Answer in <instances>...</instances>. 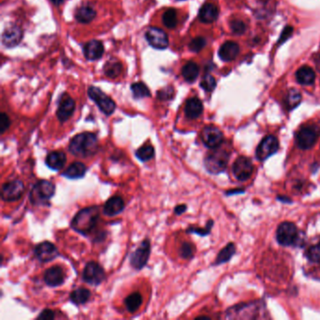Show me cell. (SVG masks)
<instances>
[{
  "mask_svg": "<svg viewBox=\"0 0 320 320\" xmlns=\"http://www.w3.org/2000/svg\"><path fill=\"white\" fill-rule=\"evenodd\" d=\"M302 101V95L296 89H291L286 98V105L288 109H293L298 106Z\"/></svg>",
  "mask_w": 320,
  "mask_h": 320,
  "instance_id": "36",
  "label": "cell"
},
{
  "mask_svg": "<svg viewBox=\"0 0 320 320\" xmlns=\"http://www.w3.org/2000/svg\"><path fill=\"white\" fill-rule=\"evenodd\" d=\"M231 29L237 35H241L246 31V24L240 20H235L231 23Z\"/></svg>",
  "mask_w": 320,
  "mask_h": 320,
  "instance_id": "43",
  "label": "cell"
},
{
  "mask_svg": "<svg viewBox=\"0 0 320 320\" xmlns=\"http://www.w3.org/2000/svg\"><path fill=\"white\" fill-rule=\"evenodd\" d=\"M184 113L186 118L190 120H195L199 118L203 113V104L199 99L191 98L185 104Z\"/></svg>",
  "mask_w": 320,
  "mask_h": 320,
  "instance_id": "21",
  "label": "cell"
},
{
  "mask_svg": "<svg viewBox=\"0 0 320 320\" xmlns=\"http://www.w3.org/2000/svg\"><path fill=\"white\" fill-rule=\"evenodd\" d=\"M279 149V141L273 136H268L265 137L258 145L256 150V157L260 160H267L274 153H276Z\"/></svg>",
  "mask_w": 320,
  "mask_h": 320,
  "instance_id": "12",
  "label": "cell"
},
{
  "mask_svg": "<svg viewBox=\"0 0 320 320\" xmlns=\"http://www.w3.org/2000/svg\"><path fill=\"white\" fill-rule=\"evenodd\" d=\"M253 172H254V164L252 160L247 157L240 156L235 160L233 164V173L240 181L247 180L252 176Z\"/></svg>",
  "mask_w": 320,
  "mask_h": 320,
  "instance_id": "13",
  "label": "cell"
},
{
  "mask_svg": "<svg viewBox=\"0 0 320 320\" xmlns=\"http://www.w3.org/2000/svg\"><path fill=\"white\" fill-rule=\"evenodd\" d=\"M206 45V40L202 37H198V38H195L191 41L189 47L192 50V52H199L200 50L204 48Z\"/></svg>",
  "mask_w": 320,
  "mask_h": 320,
  "instance_id": "41",
  "label": "cell"
},
{
  "mask_svg": "<svg viewBox=\"0 0 320 320\" xmlns=\"http://www.w3.org/2000/svg\"><path fill=\"white\" fill-rule=\"evenodd\" d=\"M292 31H293V28L290 27V26H288L287 28H285V30L283 31V34L281 36L280 42H284L285 40H288V38L291 36Z\"/></svg>",
  "mask_w": 320,
  "mask_h": 320,
  "instance_id": "46",
  "label": "cell"
},
{
  "mask_svg": "<svg viewBox=\"0 0 320 320\" xmlns=\"http://www.w3.org/2000/svg\"><path fill=\"white\" fill-rule=\"evenodd\" d=\"M56 192V186L49 180H39L33 187L30 193V200L34 205H44L46 201L54 196Z\"/></svg>",
  "mask_w": 320,
  "mask_h": 320,
  "instance_id": "4",
  "label": "cell"
},
{
  "mask_svg": "<svg viewBox=\"0 0 320 320\" xmlns=\"http://www.w3.org/2000/svg\"><path fill=\"white\" fill-rule=\"evenodd\" d=\"M99 149L98 137L93 133H81L73 136L69 145V151L73 156L88 158L96 154Z\"/></svg>",
  "mask_w": 320,
  "mask_h": 320,
  "instance_id": "1",
  "label": "cell"
},
{
  "mask_svg": "<svg viewBox=\"0 0 320 320\" xmlns=\"http://www.w3.org/2000/svg\"><path fill=\"white\" fill-rule=\"evenodd\" d=\"M142 301V296L138 292H135L125 299L124 304L129 312L135 313L140 308Z\"/></svg>",
  "mask_w": 320,
  "mask_h": 320,
  "instance_id": "31",
  "label": "cell"
},
{
  "mask_svg": "<svg viewBox=\"0 0 320 320\" xmlns=\"http://www.w3.org/2000/svg\"><path fill=\"white\" fill-rule=\"evenodd\" d=\"M201 88L207 92H211L216 87V80L211 75H206L203 77L200 83Z\"/></svg>",
  "mask_w": 320,
  "mask_h": 320,
  "instance_id": "38",
  "label": "cell"
},
{
  "mask_svg": "<svg viewBox=\"0 0 320 320\" xmlns=\"http://www.w3.org/2000/svg\"><path fill=\"white\" fill-rule=\"evenodd\" d=\"M201 139L203 144L208 149H217L224 141V135L220 129L209 125L203 129L201 133Z\"/></svg>",
  "mask_w": 320,
  "mask_h": 320,
  "instance_id": "11",
  "label": "cell"
},
{
  "mask_svg": "<svg viewBox=\"0 0 320 320\" xmlns=\"http://www.w3.org/2000/svg\"><path fill=\"white\" fill-rule=\"evenodd\" d=\"M181 74H182L185 80L189 83H192L198 77L199 67L196 63L190 61L183 66V68L181 70Z\"/></svg>",
  "mask_w": 320,
  "mask_h": 320,
  "instance_id": "29",
  "label": "cell"
},
{
  "mask_svg": "<svg viewBox=\"0 0 320 320\" xmlns=\"http://www.w3.org/2000/svg\"><path fill=\"white\" fill-rule=\"evenodd\" d=\"M34 253L38 260L42 263L50 262L54 260L56 256H58V250L53 243L49 241H43L38 244Z\"/></svg>",
  "mask_w": 320,
  "mask_h": 320,
  "instance_id": "15",
  "label": "cell"
},
{
  "mask_svg": "<svg viewBox=\"0 0 320 320\" xmlns=\"http://www.w3.org/2000/svg\"><path fill=\"white\" fill-rule=\"evenodd\" d=\"M229 158V153L225 150L213 149V152L208 153L205 158V167L211 174H219L226 168Z\"/></svg>",
  "mask_w": 320,
  "mask_h": 320,
  "instance_id": "3",
  "label": "cell"
},
{
  "mask_svg": "<svg viewBox=\"0 0 320 320\" xmlns=\"http://www.w3.org/2000/svg\"><path fill=\"white\" fill-rule=\"evenodd\" d=\"M240 52V46L234 41H226L219 49V56L224 61H232Z\"/></svg>",
  "mask_w": 320,
  "mask_h": 320,
  "instance_id": "23",
  "label": "cell"
},
{
  "mask_svg": "<svg viewBox=\"0 0 320 320\" xmlns=\"http://www.w3.org/2000/svg\"><path fill=\"white\" fill-rule=\"evenodd\" d=\"M277 241L283 246L295 244L298 240V228L290 222H284L279 225L276 231Z\"/></svg>",
  "mask_w": 320,
  "mask_h": 320,
  "instance_id": "7",
  "label": "cell"
},
{
  "mask_svg": "<svg viewBox=\"0 0 320 320\" xmlns=\"http://www.w3.org/2000/svg\"><path fill=\"white\" fill-rule=\"evenodd\" d=\"M96 10L89 4H84L75 11V19L81 24H88L96 17Z\"/></svg>",
  "mask_w": 320,
  "mask_h": 320,
  "instance_id": "22",
  "label": "cell"
},
{
  "mask_svg": "<svg viewBox=\"0 0 320 320\" xmlns=\"http://www.w3.org/2000/svg\"><path fill=\"white\" fill-rule=\"evenodd\" d=\"M193 252L194 249L191 243L189 242H183L180 246V250H179V254L182 258L184 259H189L193 256Z\"/></svg>",
  "mask_w": 320,
  "mask_h": 320,
  "instance_id": "40",
  "label": "cell"
},
{
  "mask_svg": "<svg viewBox=\"0 0 320 320\" xmlns=\"http://www.w3.org/2000/svg\"><path fill=\"white\" fill-rule=\"evenodd\" d=\"M65 274L63 270L60 267H51L48 270H46L44 272L43 280L45 284L51 287V288H56L64 283Z\"/></svg>",
  "mask_w": 320,
  "mask_h": 320,
  "instance_id": "18",
  "label": "cell"
},
{
  "mask_svg": "<svg viewBox=\"0 0 320 320\" xmlns=\"http://www.w3.org/2000/svg\"><path fill=\"white\" fill-rule=\"evenodd\" d=\"M104 72L107 77L117 78L122 72V64L118 59H110L104 65Z\"/></svg>",
  "mask_w": 320,
  "mask_h": 320,
  "instance_id": "28",
  "label": "cell"
},
{
  "mask_svg": "<svg viewBox=\"0 0 320 320\" xmlns=\"http://www.w3.org/2000/svg\"><path fill=\"white\" fill-rule=\"evenodd\" d=\"M66 160H67V157L64 152H50L47 155L45 159V163L49 168L58 171L64 167Z\"/></svg>",
  "mask_w": 320,
  "mask_h": 320,
  "instance_id": "24",
  "label": "cell"
},
{
  "mask_svg": "<svg viewBox=\"0 0 320 320\" xmlns=\"http://www.w3.org/2000/svg\"><path fill=\"white\" fill-rule=\"evenodd\" d=\"M154 154H155L154 148L151 145L143 146L136 152V157L143 162L152 159L154 157Z\"/></svg>",
  "mask_w": 320,
  "mask_h": 320,
  "instance_id": "33",
  "label": "cell"
},
{
  "mask_svg": "<svg viewBox=\"0 0 320 320\" xmlns=\"http://www.w3.org/2000/svg\"><path fill=\"white\" fill-rule=\"evenodd\" d=\"M105 279V272L99 263L91 261L86 265L83 271V280L92 286L101 285Z\"/></svg>",
  "mask_w": 320,
  "mask_h": 320,
  "instance_id": "10",
  "label": "cell"
},
{
  "mask_svg": "<svg viewBox=\"0 0 320 320\" xmlns=\"http://www.w3.org/2000/svg\"><path fill=\"white\" fill-rule=\"evenodd\" d=\"M104 45L100 40H89L84 45V55L90 61L100 59L104 55Z\"/></svg>",
  "mask_w": 320,
  "mask_h": 320,
  "instance_id": "19",
  "label": "cell"
},
{
  "mask_svg": "<svg viewBox=\"0 0 320 320\" xmlns=\"http://www.w3.org/2000/svg\"><path fill=\"white\" fill-rule=\"evenodd\" d=\"M320 136V129L316 125H308L301 129L296 136V143L302 150H309L317 143Z\"/></svg>",
  "mask_w": 320,
  "mask_h": 320,
  "instance_id": "5",
  "label": "cell"
},
{
  "mask_svg": "<svg viewBox=\"0 0 320 320\" xmlns=\"http://www.w3.org/2000/svg\"><path fill=\"white\" fill-rule=\"evenodd\" d=\"M219 15V9L211 3H206L201 7L199 10V19L202 23L210 24L213 23Z\"/></svg>",
  "mask_w": 320,
  "mask_h": 320,
  "instance_id": "25",
  "label": "cell"
},
{
  "mask_svg": "<svg viewBox=\"0 0 320 320\" xmlns=\"http://www.w3.org/2000/svg\"><path fill=\"white\" fill-rule=\"evenodd\" d=\"M296 78L297 81L301 85L309 86V85L314 84L315 79H316V74H315L314 70L311 69L310 67L304 66L298 70V72H296Z\"/></svg>",
  "mask_w": 320,
  "mask_h": 320,
  "instance_id": "27",
  "label": "cell"
},
{
  "mask_svg": "<svg viewBox=\"0 0 320 320\" xmlns=\"http://www.w3.org/2000/svg\"><path fill=\"white\" fill-rule=\"evenodd\" d=\"M133 95L136 99H141L146 97L151 96V91L149 88L142 82H137L132 85L131 87Z\"/></svg>",
  "mask_w": 320,
  "mask_h": 320,
  "instance_id": "34",
  "label": "cell"
},
{
  "mask_svg": "<svg viewBox=\"0 0 320 320\" xmlns=\"http://www.w3.org/2000/svg\"><path fill=\"white\" fill-rule=\"evenodd\" d=\"M162 23L168 28H175L177 24L176 11L174 8H168L162 15Z\"/></svg>",
  "mask_w": 320,
  "mask_h": 320,
  "instance_id": "35",
  "label": "cell"
},
{
  "mask_svg": "<svg viewBox=\"0 0 320 320\" xmlns=\"http://www.w3.org/2000/svg\"><path fill=\"white\" fill-rule=\"evenodd\" d=\"M99 217V207H88L81 209L80 211L73 217L71 225L75 231L87 235L96 226Z\"/></svg>",
  "mask_w": 320,
  "mask_h": 320,
  "instance_id": "2",
  "label": "cell"
},
{
  "mask_svg": "<svg viewBox=\"0 0 320 320\" xmlns=\"http://www.w3.org/2000/svg\"><path fill=\"white\" fill-rule=\"evenodd\" d=\"M55 316H56V314L54 311H52L50 309H46V310H43L42 312L40 313V316L38 317V320H54Z\"/></svg>",
  "mask_w": 320,
  "mask_h": 320,
  "instance_id": "45",
  "label": "cell"
},
{
  "mask_svg": "<svg viewBox=\"0 0 320 320\" xmlns=\"http://www.w3.org/2000/svg\"><path fill=\"white\" fill-rule=\"evenodd\" d=\"M55 5H59V4H61L63 1L62 0H51Z\"/></svg>",
  "mask_w": 320,
  "mask_h": 320,
  "instance_id": "48",
  "label": "cell"
},
{
  "mask_svg": "<svg viewBox=\"0 0 320 320\" xmlns=\"http://www.w3.org/2000/svg\"><path fill=\"white\" fill-rule=\"evenodd\" d=\"M174 88H172L171 86H167L165 88H161L160 90L158 91L157 93V97L160 101H169L174 97Z\"/></svg>",
  "mask_w": 320,
  "mask_h": 320,
  "instance_id": "39",
  "label": "cell"
},
{
  "mask_svg": "<svg viewBox=\"0 0 320 320\" xmlns=\"http://www.w3.org/2000/svg\"><path fill=\"white\" fill-rule=\"evenodd\" d=\"M74 110H75V102L73 101L72 97L69 96L68 94L62 95L56 110V117L58 120L62 123L67 121L72 117Z\"/></svg>",
  "mask_w": 320,
  "mask_h": 320,
  "instance_id": "16",
  "label": "cell"
},
{
  "mask_svg": "<svg viewBox=\"0 0 320 320\" xmlns=\"http://www.w3.org/2000/svg\"><path fill=\"white\" fill-rule=\"evenodd\" d=\"M124 207H125V204L122 197H120L119 195L113 196L104 204V215L108 217L116 216L120 214V212L124 209Z\"/></svg>",
  "mask_w": 320,
  "mask_h": 320,
  "instance_id": "20",
  "label": "cell"
},
{
  "mask_svg": "<svg viewBox=\"0 0 320 320\" xmlns=\"http://www.w3.org/2000/svg\"><path fill=\"white\" fill-rule=\"evenodd\" d=\"M24 185L20 179H13L4 183L1 190L2 200L12 202L19 200L24 194Z\"/></svg>",
  "mask_w": 320,
  "mask_h": 320,
  "instance_id": "9",
  "label": "cell"
},
{
  "mask_svg": "<svg viewBox=\"0 0 320 320\" xmlns=\"http://www.w3.org/2000/svg\"><path fill=\"white\" fill-rule=\"evenodd\" d=\"M236 252V247L233 243H229L224 247L217 256L216 261L215 264L220 265L225 263L227 261H229L231 259V257L234 256Z\"/></svg>",
  "mask_w": 320,
  "mask_h": 320,
  "instance_id": "32",
  "label": "cell"
},
{
  "mask_svg": "<svg viewBox=\"0 0 320 320\" xmlns=\"http://www.w3.org/2000/svg\"><path fill=\"white\" fill-rule=\"evenodd\" d=\"M316 64H317L318 68H319V70L320 71V56H319V58L316 60Z\"/></svg>",
  "mask_w": 320,
  "mask_h": 320,
  "instance_id": "49",
  "label": "cell"
},
{
  "mask_svg": "<svg viewBox=\"0 0 320 320\" xmlns=\"http://www.w3.org/2000/svg\"><path fill=\"white\" fill-rule=\"evenodd\" d=\"M146 40L156 49H165L169 44L168 36L162 29L158 27H151L146 32Z\"/></svg>",
  "mask_w": 320,
  "mask_h": 320,
  "instance_id": "14",
  "label": "cell"
},
{
  "mask_svg": "<svg viewBox=\"0 0 320 320\" xmlns=\"http://www.w3.org/2000/svg\"><path fill=\"white\" fill-rule=\"evenodd\" d=\"M88 96L98 105L100 110L106 116L112 115L116 109V103L108 95L96 87L88 88Z\"/></svg>",
  "mask_w": 320,
  "mask_h": 320,
  "instance_id": "6",
  "label": "cell"
},
{
  "mask_svg": "<svg viewBox=\"0 0 320 320\" xmlns=\"http://www.w3.org/2000/svg\"><path fill=\"white\" fill-rule=\"evenodd\" d=\"M187 210V206L186 205H178L175 208V213L176 215H181L182 213H184L185 211Z\"/></svg>",
  "mask_w": 320,
  "mask_h": 320,
  "instance_id": "47",
  "label": "cell"
},
{
  "mask_svg": "<svg viewBox=\"0 0 320 320\" xmlns=\"http://www.w3.org/2000/svg\"><path fill=\"white\" fill-rule=\"evenodd\" d=\"M87 172V166L80 161H75L72 163L68 168L65 170L62 173V176H66L68 178H81L85 176Z\"/></svg>",
  "mask_w": 320,
  "mask_h": 320,
  "instance_id": "26",
  "label": "cell"
},
{
  "mask_svg": "<svg viewBox=\"0 0 320 320\" xmlns=\"http://www.w3.org/2000/svg\"><path fill=\"white\" fill-rule=\"evenodd\" d=\"M10 120L6 113H2L0 116V133L3 135L9 128Z\"/></svg>",
  "mask_w": 320,
  "mask_h": 320,
  "instance_id": "44",
  "label": "cell"
},
{
  "mask_svg": "<svg viewBox=\"0 0 320 320\" xmlns=\"http://www.w3.org/2000/svg\"><path fill=\"white\" fill-rule=\"evenodd\" d=\"M23 39V31L16 24H9L2 34V42L6 47H14Z\"/></svg>",
  "mask_w": 320,
  "mask_h": 320,
  "instance_id": "17",
  "label": "cell"
},
{
  "mask_svg": "<svg viewBox=\"0 0 320 320\" xmlns=\"http://www.w3.org/2000/svg\"><path fill=\"white\" fill-rule=\"evenodd\" d=\"M151 256V242L145 240L138 248L130 256V264L137 271H140L148 263Z\"/></svg>",
  "mask_w": 320,
  "mask_h": 320,
  "instance_id": "8",
  "label": "cell"
},
{
  "mask_svg": "<svg viewBox=\"0 0 320 320\" xmlns=\"http://www.w3.org/2000/svg\"><path fill=\"white\" fill-rule=\"evenodd\" d=\"M90 291L87 288H79L75 290H73L71 295H70V300L72 304L75 305H81L85 304L90 298Z\"/></svg>",
  "mask_w": 320,
  "mask_h": 320,
  "instance_id": "30",
  "label": "cell"
},
{
  "mask_svg": "<svg viewBox=\"0 0 320 320\" xmlns=\"http://www.w3.org/2000/svg\"><path fill=\"white\" fill-rule=\"evenodd\" d=\"M212 221H209L207 226L205 228H197V227H190L187 229V232L188 233H194V234H197L199 236H207L208 234H209L210 232V229H211V226H212Z\"/></svg>",
  "mask_w": 320,
  "mask_h": 320,
  "instance_id": "42",
  "label": "cell"
},
{
  "mask_svg": "<svg viewBox=\"0 0 320 320\" xmlns=\"http://www.w3.org/2000/svg\"><path fill=\"white\" fill-rule=\"evenodd\" d=\"M305 256L311 262H315V263L320 262V244H316L309 247V249L306 251Z\"/></svg>",
  "mask_w": 320,
  "mask_h": 320,
  "instance_id": "37",
  "label": "cell"
}]
</instances>
